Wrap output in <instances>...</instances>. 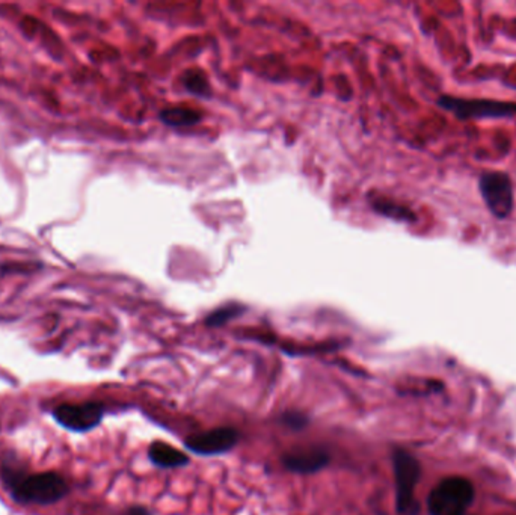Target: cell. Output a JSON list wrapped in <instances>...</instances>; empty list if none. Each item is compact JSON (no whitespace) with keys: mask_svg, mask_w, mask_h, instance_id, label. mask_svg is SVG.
I'll use <instances>...</instances> for the list:
<instances>
[{"mask_svg":"<svg viewBox=\"0 0 516 515\" xmlns=\"http://www.w3.org/2000/svg\"><path fill=\"white\" fill-rule=\"evenodd\" d=\"M4 481L9 491L20 503L52 505L67 496L70 488L62 476L56 473H38L27 476L20 470L5 467Z\"/></svg>","mask_w":516,"mask_h":515,"instance_id":"6da1fadb","label":"cell"},{"mask_svg":"<svg viewBox=\"0 0 516 515\" xmlns=\"http://www.w3.org/2000/svg\"><path fill=\"white\" fill-rule=\"evenodd\" d=\"M436 105L450 112L461 121L466 119H513L516 117L515 101L493 100V99H463V97L443 94Z\"/></svg>","mask_w":516,"mask_h":515,"instance_id":"7a4b0ae2","label":"cell"},{"mask_svg":"<svg viewBox=\"0 0 516 515\" xmlns=\"http://www.w3.org/2000/svg\"><path fill=\"white\" fill-rule=\"evenodd\" d=\"M474 496V485L468 479L445 478L430 491L427 510L430 515H465Z\"/></svg>","mask_w":516,"mask_h":515,"instance_id":"3957f363","label":"cell"},{"mask_svg":"<svg viewBox=\"0 0 516 515\" xmlns=\"http://www.w3.org/2000/svg\"><path fill=\"white\" fill-rule=\"evenodd\" d=\"M479 192L493 218L504 221L513 214L515 191L509 174L504 171H484L480 174Z\"/></svg>","mask_w":516,"mask_h":515,"instance_id":"277c9868","label":"cell"},{"mask_svg":"<svg viewBox=\"0 0 516 515\" xmlns=\"http://www.w3.org/2000/svg\"><path fill=\"white\" fill-rule=\"evenodd\" d=\"M396 487H397V510L402 515H416L420 510L416 499V487L421 476V465L416 456L397 449L393 455Z\"/></svg>","mask_w":516,"mask_h":515,"instance_id":"5b68a950","label":"cell"},{"mask_svg":"<svg viewBox=\"0 0 516 515\" xmlns=\"http://www.w3.org/2000/svg\"><path fill=\"white\" fill-rule=\"evenodd\" d=\"M104 408L95 402L81 404V405H61L53 411L54 419L63 428L72 431H90L95 428L103 419Z\"/></svg>","mask_w":516,"mask_h":515,"instance_id":"8992f818","label":"cell"},{"mask_svg":"<svg viewBox=\"0 0 516 515\" xmlns=\"http://www.w3.org/2000/svg\"><path fill=\"white\" fill-rule=\"evenodd\" d=\"M237 442L239 433L235 429L216 428L186 438V447L199 455H217L233 449Z\"/></svg>","mask_w":516,"mask_h":515,"instance_id":"52a82bcc","label":"cell"},{"mask_svg":"<svg viewBox=\"0 0 516 515\" xmlns=\"http://www.w3.org/2000/svg\"><path fill=\"white\" fill-rule=\"evenodd\" d=\"M328 463L330 455L321 447L294 449L282 458L285 469L294 473H316L319 470L325 469Z\"/></svg>","mask_w":516,"mask_h":515,"instance_id":"ba28073f","label":"cell"},{"mask_svg":"<svg viewBox=\"0 0 516 515\" xmlns=\"http://www.w3.org/2000/svg\"><path fill=\"white\" fill-rule=\"evenodd\" d=\"M149 460L153 461L154 464L163 469H171V467H181V465L187 464L189 458L183 453V452L177 451L174 447L169 446L167 443L154 442L149 446Z\"/></svg>","mask_w":516,"mask_h":515,"instance_id":"9c48e42d","label":"cell"},{"mask_svg":"<svg viewBox=\"0 0 516 515\" xmlns=\"http://www.w3.org/2000/svg\"><path fill=\"white\" fill-rule=\"evenodd\" d=\"M376 212L384 215L387 218L400 221V223H416V215L414 210L406 205H398L396 201L387 200V198H377L371 203Z\"/></svg>","mask_w":516,"mask_h":515,"instance_id":"30bf717a","label":"cell"},{"mask_svg":"<svg viewBox=\"0 0 516 515\" xmlns=\"http://www.w3.org/2000/svg\"><path fill=\"white\" fill-rule=\"evenodd\" d=\"M163 123L169 124V126H192V124L198 123L201 119V115L194 110H187V108H174V110H163L160 114Z\"/></svg>","mask_w":516,"mask_h":515,"instance_id":"8fae6325","label":"cell"},{"mask_svg":"<svg viewBox=\"0 0 516 515\" xmlns=\"http://www.w3.org/2000/svg\"><path fill=\"white\" fill-rule=\"evenodd\" d=\"M244 310V307L242 306H226L222 307L219 310L213 311L212 315L208 316L205 319V324L210 325V327H219V325H224L228 322V320L233 319L235 316H239L242 311Z\"/></svg>","mask_w":516,"mask_h":515,"instance_id":"7c38bea8","label":"cell"},{"mask_svg":"<svg viewBox=\"0 0 516 515\" xmlns=\"http://www.w3.org/2000/svg\"><path fill=\"white\" fill-rule=\"evenodd\" d=\"M185 87L198 96H208V83L201 72H187L185 76Z\"/></svg>","mask_w":516,"mask_h":515,"instance_id":"4fadbf2b","label":"cell"},{"mask_svg":"<svg viewBox=\"0 0 516 515\" xmlns=\"http://www.w3.org/2000/svg\"><path fill=\"white\" fill-rule=\"evenodd\" d=\"M282 422L291 429H302L305 428V424H308V419L307 415H302V413L290 411V413L282 415Z\"/></svg>","mask_w":516,"mask_h":515,"instance_id":"5bb4252c","label":"cell"},{"mask_svg":"<svg viewBox=\"0 0 516 515\" xmlns=\"http://www.w3.org/2000/svg\"><path fill=\"white\" fill-rule=\"evenodd\" d=\"M127 515H151V514H149L148 510H145V508H142V506H133V508H130V510H129Z\"/></svg>","mask_w":516,"mask_h":515,"instance_id":"9a60e30c","label":"cell"}]
</instances>
